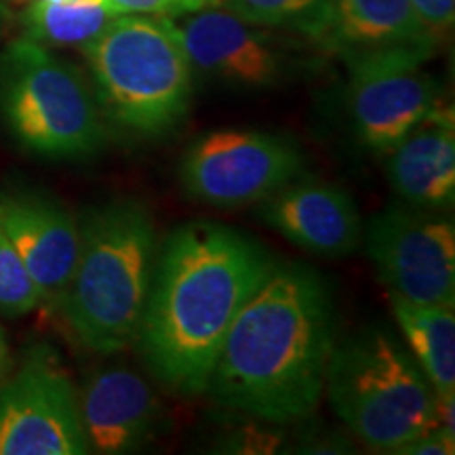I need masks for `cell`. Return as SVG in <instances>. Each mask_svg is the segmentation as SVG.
<instances>
[{
	"label": "cell",
	"instance_id": "2",
	"mask_svg": "<svg viewBox=\"0 0 455 455\" xmlns=\"http://www.w3.org/2000/svg\"><path fill=\"white\" fill-rule=\"evenodd\" d=\"M331 350L327 284L306 266L272 261L232 323L207 390L255 422H299L325 395Z\"/></svg>",
	"mask_w": 455,
	"mask_h": 455
},
{
	"label": "cell",
	"instance_id": "7",
	"mask_svg": "<svg viewBox=\"0 0 455 455\" xmlns=\"http://www.w3.org/2000/svg\"><path fill=\"white\" fill-rule=\"evenodd\" d=\"M304 152L284 135L221 129L203 135L180 163V181L195 201L236 209L268 198L298 178Z\"/></svg>",
	"mask_w": 455,
	"mask_h": 455
},
{
	"label": "cell",
	"instance_id": "8",
	"mask_svg": "<svg viewBox=\"0 0 455 455\" xmlns=\"http://www.w3.org/2000/svg\"><path fill=\"white\" fill-rule=\"evenodd\" d=\"M378 278L415 304H455V228L445 215L409 204L384 209L363 230Z\"/></svg>",
	"mask_w": 455,
	"mask_h": 455
},
{
	"label": "cell",
	"instance_id": "10",
	"mask_svg": "<svg viewBox=\"0 0 455 455\" xmlns=\"http://www.w3.org/2000/svg\"><path fill=\"white\" fill-rule=\"evenodd\" d=\"M430 55L409 47L344 55L352 127L369 150L390 152L439 104V83L424 70Z\"/></svg>",
	"mask_w": 455,
	"mask_h": 455
},
{
	"label": "cell",
	"instance_id": "13",
	"mask_svg": "<svg viewBox=\"0 0 455 455\" xmlns=\"http://www.w3.org/2000/svg\"><path fill=\"white\" fill-rule=\"evenodd\" d=\"M258 213L278 235L316 255H348L363 236L352 196L318 178L298 175L259 201Z\"/></svg>",
	"mask_w": 455,
	"mask_h": 455
},
{
	"label": "cell",
	"instance_id": "3",
	"mask_svg": "<svg viewBox=\"0 0 455 455\" xmlns=\"http://www.w3.org/2000/svg\"><path fill=\"white\" fill-rule=\"evenodd\" d=\"M78 255L61 312L84 348L114 355L138 339L152 272L156 226L133 198L91 207L78 221Z\"/></svg>",
	"mask_w": 455,
	"mask_h": 455
},
{
	"label": "cell",
	"instance_id": "21",
	"mask_svg": "<svg viewBox=\"0 0 455 455\" xmlns=\"http://www.w3.org/2000/svg\"><path fill=\"white\" fill-rule=\"evenodd\" d=\"M114 15L181 17L209 7V0H108Z\"/></svg>",
	"mask_w": 455,
	"mask_h": 455
},
{
	"label": "cell",
	"instance_id": "16",
	"mask_svg": "<svg viewBox=\"0 0 455 455\" xmlns=\"http://www.w3.org/2000/svg\"><path fill=\"white\" fill-rule=\"evenodd\" d=\"M318 43L352 55L398 47L435 51L436 38L409 0H333Z\"/></svg>",
	"mask_w": 455,
	"mask_h": 455
},
{
	"label": "cell",
	"instance_id": "19",
	"mask_svg": "<svg viewBox=\"0 0 455 455\" xmlns=\"http://www.w3.org/2000/svg\"><path fill=\"white\" fill-rule=\"evenodd\" d=\"M333 0H218V7L264 28H289L321 41Z\"/></svg>",
	"mask_w": 455,
	"mask_h": 455
},
{
	"label": "cell",
	"instance_id": "18",
	"mask_svg": "<svg viewBox=\"0 0 455 455\" xmlns=\"http://www.w3.org/2000/svg\"><path fill=\"white\" fill-rule=\"evenodd\" d=\"M108 0H32L21 13L24 38L43 47H84L114 20Z\"/></svg>",
	"mask_w": 455,
	"mask_h": 455
},
{
	"label": "cell",
	"instance_id": "27",
	"mask_svg": "<svg viewBox=\"0 0 455 455\" xmlns=\"http://www.w3.org/2000/svg\"><path fill=\"white\" fill-rule=\"evenodd\" d=\"M209 3H212V4H215V3H218V0H209Z\"/></svg>",
	"mask_w": 455,
	"mask_h": 455
},
{
	"label": "cell",
	"instance_id": "6",
	"mask_svg": "<svg viewBox=\"0 0 455 455\" xmlns=\"http://www.w3.org/2000/svg\"><path fill=\"white\" fill-rule=\"evenodd\" d=\"M0 116L21 148L51 161H78L106 144L95 91L70 61L20 38L0 51Z\"/></svg>",
	"mask_w": 455,
	"mask_h": 455
},
{
	"label": "cell",
	"instance_id": "24",
	"mask_svg": "<svg viewBox=\"0 0 455 455\" xmlns=\"http://www.w3.org/2000/svg\"><path fill=\"white\" fill-rule=\"evenodd\" d=\"M455 451V439L449 436L447 432L439 428H432L424 432L418 439L405 443L398 447L395 453L398 455H451Z\"/></svg>",
	"mask_w": 455,
	"mask_h": 455
},
{
	"label": "cell",
	"instance_id": "17",
	"mask_svg": "<svg viewBox=\"0 0 455 455\" xmlns=\"http://www.w3.org/2000/svg\"><path fill=\"white\" fill-rule=\"evenodd\" d=\"M392 310L409 352L422 367L436 396H455L453 306L415 304L392 295Z\"/></svg>",
	"mask_w": 455,
	"mask_h": 455
},
{
	"label": "cell",
	"instance_id": "1",
	"mask_svg": "<svg viewBox=\"0 0 455 455\" xmlns=\"http://www.w3.org/2000/svg\"><path fill=\"white\" fill-rule=\"evenodd\" d=\"M268 251L224 224L190 221L156 255L138 346L173 392H207L232 323L270 270Z\"/></svg>",
	"mask_w": 455,
	"mask_h": 455
},
{
	"label": "cell",
	"instance_id": "5",
	"mask_svg": "<svg viewBox=\"0 0 455 455\" xmlns=\"http://www.w3.org/2000/svg\"><path fill=\"white\" fill-rule=\"evenodd\" d=\"M325 392L333 411L367 447L395 453L436 428V392L401 341L365 329L333 344Z\"/></svg>",
	"mask_w": 455,
	"mask_h": 455
},
{
	"label": "cell",
	"instance_id": "23",
	"mask_svg": "<svg viewBox=\"0 0 455 455\" xmlns=\"http://www.w3.org/2000/svg\"><path fill=\"white\" fill-rule=\"evenodd\" d=\"M409 3L436 41L453 26L455 0H409Z\"/></svg>",
	"mask_w": 455,
	"mask_h": 455
},
{
	"label": "cell",
	"instance_id": "22",
	"mask_svg": "<svg viewBox=\"0 0 455 455\" xmlns=\"http://www.w3.org/2000/svg\"><path fill=\"white\" fill-rule=\"evenodd\" d=\"M221 445L228 453H272L276 451V447H281V436L276 432L244 426L232 432L230 439H226Z\"/></svg>",
	"mask_w": 455,
	"mask_h": 455
},
{
	"label": "cell",
	"instance_id": "12",
	"mask_svg": "<svg viewBox=\"0 0 455 455\" xmlns=\"http://www.w3.org/2000/svg\"><path fill=\"white\" fill-rule=\"evenodd\" d=\"M0 230L17 249L44 308H61L78 255V220L57 198L28 188L0 190Z\"/></svg>",
	"mask_w": 455,
	"mask_h": 455
},
{
	"label": "cell",
	"instance_id": "9",
	"mask_svg": "<svg viewBox=\"0 0 455 455\" xmlns=\"http://www.w3.org/2000/svg\"><path fill=\"white\" fill-rule=\"evenodd\" d=\"M78 392L49 348L0 379V455H84Z\"/></svg>",
	"mask_w": 455,
	"mask_h": 455
},
{
	"label": "cell",
	"instance_id": "15",
	"mask_svg": "<svg viewBox=\"0 0 455 455\" xmlns=\"http://www.w3.org/2000/svg\"><path fill=\"white\" fill-rule=\"evenodd\" d=\"M386 173L403 203L415 209H447L455 198V121L436 104L388 152Z\"/></svg>",
	"mask_w": 455,
	"mask_h": 455
},
{
	"label": "cell",
	"instance_id": "25",
	"mask_svg": "<svg viewBox=\"0 0 455 455\" xmlns=\"http://www.w3.org/2000/svg\"><path fill=\"white\" fill-rule=\"evenodd\" d=\"M11 348H9V339L4 335L3 329H0V379H4V375H9L11 371Z\"/></svg>",
	"mask_w": 455,
	"mask_h": 455
},
{
	"label": "cell",
	"instance_id": "26",
	"mask_svg": "<svg viewBox=\"0 0 455 455\" xmlns=\"http://www.w3.org/2000/svg\"><path fill=\"white\" fill-rule=\"evenodd\" d=\"M17 4H28V3H32V0H15ZM44 3H61V0H44Z\"/></svg>",
	"mask_w": 455,
	"mask_h": 455
},
{
	"label": "cell",
	"instance_id": "11",
	"mask_svg": "<svg viewBox=\"0 0 455 455\" xmlns=\"http://www.w3.org/2000/svg\"><path fill=\"white\" fill-rule=\"evenodd\" d=\"M178 28L192 72L213 81L266 89L287 72V57L272 34L218 4L188 13Z\"/></svg>",
	"mask_w": 455,
	"mask_h": 455
},
{
	"label": "cell",
	"instance_id": "4",
	"mask_svg": "<svg viewBox=\"0 0 455 455\" xmlns=\"http://www.w3.org/2000/svg\"><path fill=\"white\" fill-rule=\"evenodd\" d=\"M83 53L106 124L133 138L156 140L186 118L192 66L171 17L116 15Z\"/></svg>",
	"mask_w": 455,
	"mask_h": 455
},
{
	"label": "cell",
	"instance_id": "14",
	"mask_svg": "<svg viewBox=\"0 0 455 455\" xmlns=\"http://www.w3.org/2000/svg\"><path fill=\"white\" fill-rule=\"evenodd\" d=\"M89 451L133 453L161 428L163 409L155 392L133 369L112 365L93 371L78 395Z\"/></svg>",
	"mask_w": 455,
	"mask_h": 455
},
{
	"label": "cell",
	"instance_id": "20",
	"mask_svg": "<svg viewBox=\"0 0 455 455\" xmlns=\"http://www.w3.org/2000/svg\"><path fill=\"white\" fill-rule=\"evenodd\" d=\"M41 291L17 249L0 230V315L20 318L41 306Z\"/></svg>",
	"mask_w": 455,
	"mask_h": 455
}]
</instances>
